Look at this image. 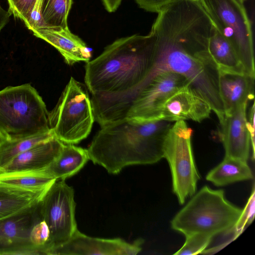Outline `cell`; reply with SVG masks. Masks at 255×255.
Instances as JSON below:
<instances>
[{
    "label": "cell",
    "instance_id": "cell-1",
    "mask_svg": "<svg viewBox=\"0 0 255 255\" xmlns=\"http://www.w3.org/2000/svg\"><path fill=\"white\" fill-rule=\"evenodd\" d=\"M157 13L150 30L155 36L153 65L142 85L160 72L181 74L220 120L225 112L219 71L208 50L214 27L208 14L200 0H172Z\"/></svg>",
    "mask_w": 255,
    "mask_h": 255
},
{
    "label": "cell",
    "instance_id": "cell-2",
    "mask_svg": "<svg viewBox=\"0 0 255 255\" xmlns=\"http://www.w3.org/2000/svg\"><path fill=\"white\" fill-rule=\"evenodd\" d=\"M154 43L151 31L121 38L87 62L84 79L92 97L116 98L141 86L151 72Z\"/></svg>",
    "mask_w": 255,
    "mask_h": 255
},
{
    "label": "cell",
    "instance_id": "cell-3",
    "mask_svg": "<svg viewBox=\"0 0 255 255\" xmlns=\"http://www.w3.org/2000/svg\"><path fill=\"white\" fill-rule=\"evenodd\" d=\"M172 122L123 120L101 127L87 149L89 159L116 174L132 165L155 163L163 158Z\"/></svg>",
    "mask_w": 255,
    "mask_h": 255
},
{
    "label": "cell",
    "instance_id": "cell-4",
    "mask_svg": "<svg viewBox=\"0 0 255 255\" xmlns=\"http://www.w3.org/2000/svg\"><path fill=\"white\" fill-rule=\"evenodd\" d=\"M242 210L227 200L223 190L205 186L175 216L171 226L185 237L200 234L213 238L230 234Z\"/></svg>",
    "mask_w": 255,
    "mask_h": 255
},
{
    "label": "cell",
    "instance_id": "cell-5",
    "mask_svg": "<svg viewBox=\"0 0 255 255\" xmlns=\"http://www.w3.org/2000/svg\"><path fill=\"white\" fill-rule=\"evenodd\" d=\"M46 105L30 84L0 91V140L31 137L51 131Z\"/></svg>",
    "mask_w": 255,
    "mask_h": 255
},
{
    "label": "cell",
    "instance_id": "cell-6",
    "mask_svg": "<svg viewBox=\"0 0 255 255\" xmlns=\"http://www.w3.org/2000/svg\"><path fill=\"white\" fill-rule=\"evenodd\" d=\"M88 90L86 85L71 77L49 113L50 129L64 143H78L91 132L95 117Z\"/></svg>",
    "mask_w": 255,
    "mask_h": 255
},
{
    "label": "cell",
    "instance_id": "cell-7",
    "mask_svg": "<svg viewBox=\"0 0 255 255\" xmlns=\"http://www.w3.org/2000/svg\"><path fill=\"white\" fill-rule=\"evenodd\" d=\"M220 33L230 42L246 73L255 77L252 24L238 0H200Z\"/></svg>",
    "mask_w": 255,
    "mask_h": 255
},
{
    "label": "cell",
    "instance_id": "cell-8",
    "mask_svg": "<svg viewBox=\"0 0 255 255\" xmlns=\"http://www.w3.org/2000/svg\"><path fill=\"white\" fill-rule=\"evenodd\" d=\"M192 131L184 121H176L164 143L163 158L169 163L173 191L180 204L195 194L200 179L192 148Z\"/></svg>",
    "mask_w": 255,
    "mask_h": 255
},
{
    "label": "cell",
    "instance_id": "cell-9",
    "mask_svg": "<svg viewBox=\"0 0 255 255\" xmlns=\"http://www.w3.org/2000/svg\"><path fill=\"white\" fill-rule=\"evenodd\" d=\"M42 219L50 230L47 255L67 242L77 229L73 188L64 180L55 181L40 201Z\"/></svg>",
    "mask_w": 255,
    "mask_h": 255
},
{
    "label": "cell",
    "instance_id": "cell-10",
    "mask_svg": "<svg viewBox=\"0 0 255 255\" xmlns=\"http://www.w3.org/2000/svg\"><path fill=\"white\" fill-rule=\"evenodd\" d=\"M40 201L0 220V255H43L30 240L33 227L43 220Z\"/></svg>",
    "mask_w": 255,
    "mask_h": 255
},
{
    "label": "cell",
    "instance_id": "cell-11",
    "mask_svg": "<svg viewBox=\"0 0 255 255\" xmlns=\"http://www.w3.org/2000/svg\"><path fill=\"white\" fill-rule=\"evenodd\" d=\"M142 239L129 243L120 238L89 237L78 229L64 244L51 250L49 255H135L142 250Z\"/></svg>",
    "mask_w": 255,
    "mask_h": 255
},
{
    "label": "cell",
    "instance_id": "cell-12",
    "mask_svg": "<svg viewBox=\"0 0 255 255\" xmlns=\"http://www.w3.org/2000/svg\"><path fill=\"white\" fill-rule=\"evenodd\" d=\"M211 111L208 103L188 83L167 98L160 109L158 121L191 120L201 122L209 117Z\"/></svg>",
    "mask_w": 255,
    "mask_h": 255
},
{
    "label": "cell",
    "instance_id": "cell-13",
    "mask_svg": "<svg viewBox=\"0 0 255 255\" xmlns=\"http://www.w3.org/2000/svg\"><path fill=\"white\" fill-rule=\"evenodd\" d=\"M248 104L238 107L219 121L220 139L225 156L247 161L251 149V139L247 123Z\"/></svg>",
    "mask_w": 255,
    "mask_h": 255
},
{
    "label": "cell",
    "instance_id": "cell-14",
    "mask_svg": "<svg viewBox=\"0 0 255 255\" xmlns=\"http://www.w3.org/2000/svg\"><path fill=\"white\" fill-rule=\"evenodd\" d=\"M34 35L46 41L62 55L65 62L73 65L80 62H89L92 53L86 43L72 33L68 27L43 26L32 31Z\"/></svg>",
    "mask_w": 255,
    "mask_h": 255
},
{
    "label": "cell",
    "instance_id": "cell-15",
    "mask_svg": "<svg viewBox=\"0 0 255 255\" xmlns=\"http://www.w3.org/2000/svg\"><path fill=\"white\" fill-rule=\"evenodd\" d=\"M63 144L55 136L39 142L16 156L0 173L43 170L59 156Z\"/></svg>",
    "mask_w": 255,
    "mask_h": 255
},
{
    "label": "cell",
    "instance_id": "cell-16",
    "mask_svg": "<svg viewBox=\"0 0 255 255\" xmlns=\"http://www.w3.org/2000/svg\"><path fill=\"white\" fill-rule=\"evenodd\" d=\"M255 79L245 73L219 71V92L225 115L254 99Z\"/></svg>",
    "mask_w": 255,
    "mask_h": 255
},
{
    "label": "cell",
    "instance_id": "cell-17",
    "mask_svg": "<svg viewBox=\"0 0 255 255\" xmlns=\"http://www.w3.org/2000/svg\"><path fill=\"white\" fill-rule=\"evenodd\" d=\"M89 160L87 149L64 143L59 156L43 170L56 180H64L79 172Z\"/></svg>",
    "mask_w": 255,
    "mask_h": 255
},
{
    "label": "cell",
    "instance_id": "cell-18",
    "mask_svg": "<svg viewBox=\"0 0 255 255\" xmlns=\"http://www.w3.org/2000/svg\"><path fill=\"white\" fill-rule=\"evenodd\" d=\"M50 187L30 190L0 183V220L39 202Z\"/></svg>",
    "mask_w": 255,
    "mask_h": 255
},
{
    "label": "cell",
    "instance_id": "cell-19",
    "mask_svg": "<svg viewBox=\"0 0 255 255\" xmlns=\"http://www.w3.org/2000/svg\"><path fill=\"white\" fill-rule=\"evenodd\" d=\"M208 50L219 71L247 74L233 47L215 26L209 40Z\"/></svg>",
    "mask_w": 255,
    "mask_h": 255
},
{
    "label": "cell",
    "instance_id": "cell-20",
    "mask_svg": "<svg viewBox=\"0 0 255 255\" xmlns=\"http://www.w3.org/2000/svg\"><path fill=\"white\" fill-rule=\"evenodd\" d=\"M253 178V174L247 161L227 156L210 170L206 177L207 181L217 186Z\"/></svg>",
    "mask_w": 255,
    "mask_h": 255
},
{
    "label": "cell",
    "instance_id": "cell-21",
    "mask_svg": "<svg viewBox=\"0 0 255 255\" xmlns=\"http://www.w3.org/2000/svg\"><path fill=\"white\" fill-rule=\"evenodd\" d=\"M56 180L43 170L0 173V183L26 190L47 188Z\"/></svg>",
    "mask_w": 255,
    "mask_h": 255
},
{
    "label": "cell",
    "instance_id": "cell-22",
    "mask_svg": "<svg viewBox=\"0 0 255 255\" xmlns=\"http://www.w3.org/2000/svg\"><path fill=\"white\" fill-rule=\"evenodd\" d=\"M54 136L51 131L26 138L11 140H0V171L20 153Z\"/></svg>",
    "mask_w": 255,
    "mask_h": 255
},
{
    "label": "cell",
    "instance_id": "cell-23",
    "mask_svg": "<svg viewBox=\"0 0 255 255\" xmlns=\"http://www.w3.org/2000/svg\"><path fill=\"white\" fill-rule=\"evenodd\" d=\"M72 0H43L41 15L46 26L68 27Z\"/></svg>",
    "mask_w": 255,
    "mask_h": 255
},
{
    "label": "cell",
    "instance_id": "cell-24",
    "mask_svg": "<svg viewBox=\"0 0 255 255\" xmlns=\"http://www.w3.org/2000/svg\"><path fill=\"white\" fill-rule=\"evenodd\" d=\"M183 246L175 255H194L201 254L211 243L212 237L204 234H196L185 237Z\"/></svg>",
    "mask_w": 255,
    "mask_h": 255
},
{
    "label": "cell",
    "instance_id": "cell-25",
    "mask_svg": "<svg viewBox=\"0 0 255 255\" xmlns=\"http://www.w3.org/2000/svg\"><path fill=\"white\" fill-rule=\"evenodd\" d=\"M255 190L253 186L252 193L247 203L242 210L241 214L233 227L231 233L236 239L244 231L245 228L251 224L254 220L255 212Z\"/></svg>",
    "mask_w": 255,
    "mask_h": 255
},
{
    "label": "cell",
    "instance_id": "cell-26",
    "mask_svg": "<svg viewBox=\"0 0 255 255\" xmlns=\"http://www.w3.org/2000/svg\"><path fill=\"white\" fill-rule=\"evenodd\" d=\"M50 237L49 227L43 220H42L33 227L30 233V240L32 243L40 248L43 255H47V244Z\"/></svg>",
    "mask_w": 255,
    "mask_h": 255
},
{
    "label": "cell",
    "instance_id": "cell-27",
    "mask_svg": "<svg viewBox=\"0 0 255 255\" xmlns=\"http://www.w3.org/2000/svg\"><path fill=\"white\" fill-rule=\"evenodd\" d=\"M35 0H7L9 11L14 17L25 21Z\"/></svg>",
    "mask_w": 255,
    "mask_h": 255
},
{
    "label": "cell",
    "instance_id": "cell-28",
    "mask_svg": "<svg viewBox=\"0 0 255 255\" xmlns=\"http://www.w3.org/2000/svg\"><path fill=\"white\" fill-rule=\"evenodd\" d=\"M43 0H35L30 11L24 22L27 28L31 31L39 27L46 26L41 15Z\"/></svg>",
    "mask_w": 255,
    "mask_h": 255
},
{
    "label": "cell",
    "instance_id": "cell-29",
    "mask_svg": "<svg viewBox=\"0 0 255 255\" xmlns=\"http://www.w3.org/2000/svg\"><path fill=\"white\" fill-rule=\"evenodd\" d=\"M172 0H135L138 6L144 10L157 13L161 8Z\"/></svg>",
    "mask_w": 255,
    "mask_h": 255
},
{
    "label": "cell",
    "instance_id": "cell-30",
    "mask_svg": "<svg viewBox=\"0 0 255 255\" xmlns=\"http://www.w3.org/2000/svg\"><path fill=\"white\" fill-rule=\"evenodd\" d=\"M255 102H254L247 118L248 127L250 135L251 149L253 158L255 156Z\"/></svg>",
    "mask_w": 255,
    "mask_h": 255
},
{
    "label": "cell",
    "instance_id": "cell-31",
    "mask_svg": "<svg viewBox=\"0 0 255 255\" xmlns=\"http://www.w3.org/2000/svg\"><path fill=\"white\" fill-rule=\"evenodd\" d=\"M105 9L109 12H115L119 7L122 0H101Z\"/></svg>",
    "mask_w": 255,
    "mask_h": 255
},
{
    "label": "cell",
    "instance_id": "cell-32",
    "mask_svg": "<svg viewBox=\"0 0 255 255\" xmlns=\"http://www.w3.org/2000/svg\"><path fill=\"white\" fill-rule=\"evenodd\" d=\"M11 15V12L3 9L0 4V31L8 22Z\"/></svg>",
    "mask_w": 255,
    "mask_h": 255
},
{
    "label": "cell",
    "instance_id": "cell-33",
    "mask_svg": "<svg viewBox=\"0 0 255 255\" xmlns=\"http://www.w3.org/2000/svg\"><path fill=\"white\" fill-rule=\"evenodd\" d=\"M240 2L244 3L247 0H238Z\"/></svg>",
    "mask_w": 255,
    "mask_h": 255
}]
</instances>
